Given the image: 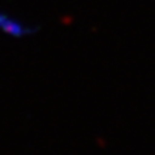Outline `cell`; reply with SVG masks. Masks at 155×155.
Wrapping results in <instances>:
<instances>
[{
  "instance_id": "obj_1",
  "label": "cell",
  "mask_w": 155,
  "mask_h": 155,
  "mask_svg": "<svg viewBox=\"0 0 155 155\" xmlns=\"http://www.w3.org/2000/svg\"><path fill=\"white\" fill-rule=\"evenodd\" d=\"M36 33V28L23 17L9 10L0 9V36L13 40H23L32 38Z\"/></svg>"
}]
</instances>
